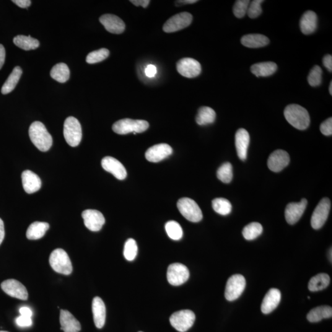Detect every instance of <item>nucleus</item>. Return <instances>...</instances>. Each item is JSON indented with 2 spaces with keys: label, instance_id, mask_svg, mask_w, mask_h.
Segmentation results:
<instances>
[{
  "label": "nucleus",
  "instance_id": "1",
  "mask_svg": "<svg viewBox=\"0 0 332 332\" xmlns=\"http://www.w3.org/2000/svg\"><path fill=\"white\" fill-rule=\"evenodd\" d=\"M29 136L31 141L40 151L47 152L53 145V138L51 134L45 126L40 121H35L31 124Z\"/></svg>",
  "mask_w": 332,
  "mask_h": 332
},
{
  "label": "nucleus",
  "instance_id": "2",
  "mask_svg": "<svg viewBox=\"0 0 332 332\" xmlns=\"http://www.w3.org/2000/svg\"><path fill=\"white\" fill-rule=\"evenodd\" d=\"M284 116L288 123L298 130H305L310 124L308 111L297 104L288 105L284 110Z\"/></svg>",
  "mask_w": 332,
  "mask_h": 332
},
{
  "label": "nucleus",
  "instance_id": "3",
  "mask_svg": "<svg viewBox=\"0 0 332 332\" xmlns=\"http://www.w3.org/2000/svg\"><path fill=\"white\" fill-rule=\"evenodd\" d=\"M149 128V123L145 120H135V119L126 118L121 119L114 123L112 129L115 133L119 135H125L129 133H142L146 131Z\"/></svg>",
  "mask_w": 332,
  "mask_h": 332
},
{
  "label": "nucleus",
  "instance_id": "4",
  "mask_svg": "<svg viewBox=\"0 0 332 332\" xmlns=\"http://www.w3.org/2000/svg\"><path fill=\"white\" fill-rule=\"evenodd\" d=\"M49 264L57 273L69 275L72 273V264L68 254L62 249H57L51 253Z\"/></svg>",
  "mask_w": 332,
  "mask_h": 332
},
{
  "label": "nucleus",
  "instance_id": "5",
  "mask_svg": "<svg viewBox=\"0 0 332 332\" xmlns=\"http://www.w3.org/2000/svg\"><path fill=\"white\" fill-rule=\"evenodd\" d=\"M64 136L70 146L75 147L80 144L82 139V129L81 124L77 118L70 116L66 119L64 126Z\"/></svg>",
  "mask_w": 332,
  "mask_h": 332
},
{
  "label": "nucleus",
  "instance_id": "6",
  "mask_svg": "<svg viewBox=\"0 0 332 332\" xmlns=\"http://www.w3.org/2000/svg\"><path fill=\"white\" fill-rule=\"evenodd\" d=\"M177 207L180 214L188 221L197 223L202 219L200 207L195 201L190 198H183L179 199Z\"/></svg>",
  "mask_w": 332,
  "mask_h": 332
},
{
  "label": "nucleus",
  "instance_id": "7",
  "mask_svg": "<svg viewBox=\"0 0 332 332\" xmlns=\"http://www.w3.org/2000/svg\"><path fill=\"white\" fill-rule=\"evenodd\" d=\"M195 320L196 316L193 311L188 310H181L171 315L170 323L175 330L180 332H185L193 326Z\"/></svg>",
  "mask_w": 332,
  "mask_h": 332
},
{
  "label": "nucleus",
  "instance_id": "8",
  "mask_svg": "<svg viewBox=\"0 0 332 332\" xmlns=\"http://www.w3.org/2000/svg\"><path fill=\"white\" fill-rule=\"evenodd\" d=\"M246 285V279L242 275H233L228 279L226 285L225 292L226 299L230 302L237 300L245 290Z\"/></svg>",
  "mask_w": 332,
  "mask_h": 332
},
{
  "label": "nucleus",
  "instance_id": "9",
  "mask_svg": "<svg viewBox=\"0 0 332 332\" xmlns=\"http://www.w3.org/2000/svg\"><path fill=\"white\" fill-rule=\"evenodd\" d=\"M193 16L188 12H183L173 15L163 25L166 33H173L184 29L191 24Z\"/></svg>",
  "mask_w": 332,
  "mask_h": 332
},
{
  "label": "nucleus",
  "instance_id": "10",
  "mask_svg": "<svg viewBox=\"0 0 332 332\" xmlns=\"http://www.w3.org/2000/svg\"><path fill=\"white\" fill-rule=\"evenodd\" d=\"M190 277L187 267L181 263H173L168 267L167 278L168 283L174 286L182 285Z\"/></svg>",
  "mask_w": 332,
  "mask_h": 332
},
{
  "label": "nucleus",
  "instance_id": "11",
  "mask_svg": "<svg viewBox=\"0 0 332 332\" xmlns=\"http://www.w3.org/2000/svg\"><path fill=\"white\" fill-rule=\"evenodd\" d=\"M331 207V201L329 198H323L320 202L311 217V224L314 229H320L325 224L330 213Z\"/></svg>",
  "mask_w": 332,
  "mask_h": 332
},
{
  "label": "nucleus",
  "instance_id": "12",
  "mask_svg": "<svg viewBox=\"0 0 332 332\" xmlns=\"http://www.w3.org/2000/svg\"><path fill=\"white\" fill-rule=\"evenodd\" d=\"M177 70L179 74L183 77L193 79L200 75L201 66L195 59L183 58L177 62Z\"/></svg>",
  "mask_w": 332,
  "mask_h": 332
},
{
  "label": "nucleus",
  "instance_id": "13",
  "mask_svg": "<svg viewBox=\"0 0 332 332\" xmlns=\"http://www.w3.org/2000/svg\"><path fill=\"white\" fill-rule=\"evenodd\" d=\"M2 290L9 296L17 299L27 300L28 294L24 285L15 279L5 280L1 284Z\"/></svg>",
  "mask_w": 332,
  "mask_h": 332
},
{
  "label": "nucleus",
  "instance_id": "14",
  "mask_svg": "<svg viewBox=\"0 0 332 332\" xmlns=\"http://www.w3.org/2000/svg\"><path fill=\"white\" fill-rule=\"evenodd\" d=\"M82 217L85 227L91 232H98L105 223L104 216L97 210H85L83 212Z\"/></svg>",
  "mask_w": 332,
  "mask_h": 332
},
{
  "label": "nucleus",
  "instance_id": "15",
  "mask_svg": "<svg viewBox=\"0 0 332 332\" xmlns=\"http://www.w3.org/2000/svg\"><path fill=\"white\" fill-rule=\"evenodd\" d=\"M307 204L306 199H303L299 202H291L288 204L285 210V218L288 224H296L304 214Z\"/></svg>",
  "mask_w": 332,
  "mask_h": 332
},
{
  "label": "nucleus",
  "instance_id": "16",
  "mask_svg": "<svg viewBox=\"0 0 332 332\" xmlns=\"http://www.w3.org/2000/svg\"><path fill=\"white\" fill-rule=\"evenodd\" d=\"M290 157L288 153L282 150H277L272 153L268 160L269 169L274 172H281L289 165Z\"/></svg>",
  "mask_w": 332,
  "mask_h": 332
},
{
  "label": "nucleus",
  "instance_id": "17",
  "mask_svg": "<svg viewBox=\"0 0 332 332\" xmlns=\"http://www.w3.org/2000/svg\"><path fill=\"white\" fill-rule=\"evenodd\" d=\"M172 147L166 144L154 145L147 150L145 158L150 162L158 163L172 154Z\"/></svg>",
  "mask_w": 332,
  "mask_h": 332
},
{
  "label": "nucleus",
  "instance_id": "18",
  "mask_svg": "<svg viewBox=\"0 0 332 332\" xmlns=\"http://www.w3.org/2000/svg\"><path fill=\"white\" fill-rule=\"evenodd\" d=\"M103 169L110 172L118 180H124L127 176V171L124 166L118 160L113 157H106L102 160Z\"/></svg>",
  "mask_w": 332,
  "mask_h": 332
},
{
  "label": "nucleus",
  "instance_id": "19",
  "mask_svg": "<svg viewBox=\"0 0 332 332\" xmlns=\"http://www.w3.org/2000/svg\"><path fill=\"white\" fill-rule=\"evenodd\" d=\"M99 20L108 32L114 34H121L125 30L126 25L123 20L115 15H103L100 17Z\"/></svg>",
  "mask_w": 332,
  "mask_h": 332
},
{
  "label": "nucleus",
  "instance_id": "20",
  "mask_svg": "<svg viewBox=\"0 0 332 332\" xmlns=\"http://www.w3.org/2000/svg\"><path fill=\"white\" fill-rule=\"evenodd\" d=\"M250 144V136L245 129H240L235 135V145L240 159H247L248 150Z\"/></svg>",
  "mask_w": 332,
  "mask_h": 332
},
{
  "label": "nucleus",
  "instance_id": "21",
  "mask_svg": "<svg viewBox=\"0 0 332 332\" xmlns=\"http://www.w3.org/2000/svg\"><path fill=\"white\" fill-rule=\"evenodd\" d=\"M281 299V294L279 290L271 289L266 294L261 303L262 313L268 315L273 311L279 305Z\"/></svg>",
  "mask_w": 332,
  "mask_h": 332
},
{
  "label": "nucleus",
  "instance_id": "22",
  "mask_svg": "<svg viewBox=\"0 0 332 332\" xmlns=\"http://www.w3.org/2000/svg\"><path fill=\"white\" fill-rule=\"evenodd\" d=\"M22 182L23 188L28 194L34 193L41 187L40 178L30 170H26L22 172Z\"/></svg>",
  "mask_w": 332,
  "mask_h": 332
},
{
  "label": "nucleus",
  "instance_id": "23",
  "mask_svg": "<svg viewBox=\"0 0 332 332\" xmlns=\"http://www.w3.org/2000/svg\"><path fill=\"white\" fill-rule=\"evenodd\" d=\"M60 323L61 330L64 332H80L82 330L81 324L67 310H61Z\"/></svg>",
  "mask_w": 332,
  "mask_h": 332
},
{
  "label": "nucleus",
  "instance_id": "24",
  "mask_svg": "<svg viewBox=\"0 0 332 332\" xmlns=\"http://www.w3.org/2000/svg\"><path fill=\"white\" fill-rule=\"evenodd\" d=\"M92 310L96 328L102 329L105 325L106 320V308L102 298L96 297L93 299Z\"/></svg>",
  "mask_w": 332,
  "mask_h": 332
},
{
  "label": "nucleus",
  "instance_id": "25",
  "mask_svg": "<svg viewBox=\"0 0 332 332\" xmlns=\"http://www.w3.org/2000/svg\"><path fill=\"white\" fill-rule=\"evenodd\" d=\"M300 26L303 34L310 35L315 32L318 27V16L313 11H308L303 14Z\"/></svg>",
  "mask_w": 332,
  "mask_h": 332
},
{
  "label": "nucleus",
  "instance_id": "26",
  "mask_svg": "<svg viewBox=\"0 0 332 332\" xmlns=\"http://www.w3.org/2000/svg\"><path fill=\"white\" fill-rule=\"evenodd\" d=\"M241 43L249 48H259L268 45L269 40L266 36L261 34H249L241 38Z\"/></svg>",
  "mask_w": 332,
  "mask_h": 332
},
{
  "label": "nucleus",
  "instance_id": "27",
  "mask_svg": "<svg viewBox=\"0 0 332 332\" xmlns=\"http://www.w3.org/2000/svg\"><path fill=\"white\" fill-rule=\"evenodd\" d=\"M277 69V65L274 62H265L253 65L250 70L251 73L256 77H266L273 75L276 72Z\"/></svg>",
  "mask_w": 332,
  "mask_h": 332
},
{
  "label": "nucleus",
  "instance_id": "28",
  "mask_svg": "<svg viewBox=\"0 0 332 332\" xmlns=\"http://www.w3.org/2000/svg\"><path fill=\"white\" fill-rule=\"evenodd\" d=\"M49 225L46 222H35L29 226L26 237L30 240H37L42 238L49 230Z\"/></svg>",
  "mask_w": 332,
  "mask_h": 332
},
{
  "label": "nucleus",
  "instance_id": "29",
  "mask_svg": "<svg viewBox=\"0 0 332 332\" xmlns=\"http://www.w3.org/2000/svg\"><path fill=\"white\" fill-rule=\"evenodd\" d=\"M22 75V70L20 67H15L11 74H10L8 79L6 82L2 85L1 88V93L2 94H7L11 92L15 89V86L19 82L20 77Z\"/></svg>",
  "mask_w": 332,
  "mask_h": 332
},
{
  "label": "nucleus",
  "instance_id": "30",
  "mask_svg": "<svg viewBox=\"0 0 332 332\" xmlns=\"http://www.w3.org/2000/svg\"><path fill=\"white\" fill-rule=\"evenodd\" d=\"M332 308L329 306H321L313 309L308 314V320L311 323H318L324 319L332 318Z\"/></svg>",
  "mask_w": 332,
  "mask_h": 332
},
{
  "label": "nucleus",
  "instance_id": "31",
  "mask_svg": "<svg viewBox=\"0 0 332 332\" xmlns=\"http://www.w3.org/2000/svg\"><path fill=\"white\" fill-rule=\"evenodd\" d=\"M330 282V277L328 274H318L310 279L308 284V289L311 292L320 291L328 287Z\"/></svg>",
  "mask_w": 332,
  "mask_h": 332
},
{
  "label": "nucleus",
  "instance_id": "32",
  "mask_svg": "<svg viewBox=\"0 0 332 332\" xmlns=\"http://www.w3.org/2000/svg\"><path fill=\"white\" fill-rule=\"evenodd\" d=\"M215 118L216 113L213 109L209 107H202L199 109L196 121L199 125L205 126L213 123Z\"/></svg>",
  "mask_w": 332,
  "mask_h": 332
},
{
  "label": "nucleus",
  "instance_id": "33",
  "mask_svg": "<svg viewBox=\"0 0 332 332\" xmlns=\"http://www.w3.org/2000/svg\"><path fill=\"white\" fill-rule=\"evenodd\" d=\"M14 43L17 47L23 49V50L30 51L37 49L40 46V42L36 39L31 37L29 36L18 35L14 37Z\"/></svg>",
  "mask_w": 332,
  "mask_h": 332
},
{
  "label": "nucleus",
  "instance_id": "34",
  "mask_svg": "<svg viewBox=\"0 0 332 332\" xmlns=\"http://www.w3.org/2000/svg\"><path fill=\"white\" fill-rule=\"evenodd\" d=\"M70 70L64 63H59L53 67L51 71V77L59 83H66L70 79Z\"/></svg>",
  "mask_w": 332,
  "mask_h": 332
},
{
  "label": "nucleus",
  "instance_id": "35",
  "mask_svg": "<svg viewBox=\"0 0 332 332\" xmlns=\"http://www.w3.org/2000/svg\"><path fill=\"white\" fill-rule=\"evenodd\" d=\"M263 232V227L257 222H253L246 226L243 230L244 238L246 240L251 241L257 238Z\"/></svg>",
  "mask_w": 332,
  "mask_h": 332
},
{
  "label": "nucleus",
  "instance_id": "36",
  "mask_svg": "<svg viewBox=\"0 0 332 332\" xmlns=\"http://www.w3.org/2000/svg\"><path fill=\"white\" fill-rule=\"evenodd\" d=\"M212 207L217 214L222 215H227L231 213L232 210V205L227 199L216 198L212 202Z\"/></svg>",
  "mask_w": 332,
  "mask_h": 332
},
{
  "label": "nucleus",
  "instance_id": "37",
  "mask_svg": "<svg viewBox=\"0 0 332 332\" xmlns=\"http://www.w3.org/2000/svg\"><path fill=\"white\" fill-rule=\"evenodd\" d=\"M165 229L168 237L173 240L178 241L183 237V230L180 224L175 221L166 223Z\"/></svg>",
  "mask_w": 332,
  "mask_h": 332
},
{
  "label": "nucleus",
  "instance_id": "38",
  "mask_svg": "<svg viewBox=\"0 0 332 332\" xmlns=\"http://www.w3.org/2000/svg\"><path fill=\"white\" fill-rule=\"evenodd\" d=\"M217 178L225 183H229L233 179V166L230 163L223 164L217 170Z\"/></svg>",
  "mask_w": 332,
  "mask_h": 332
},
{
  "label": "nucleus",
  "instance_id": "39",
  "mask_svg": "<svg viewBox=\"0 0 332 332\" xmlns=\"http://www.w3.org/2000/svg\"><path fill=\"white\" fill-rule=\"evenodd\" d=\"M110 55V51L106 48H102L98 50L90 53L86 57L87 63L94 64L104 61Z\"/></svg>",
  "mask_w": 332,
  "mask_h": 332
},
{
  "label": "nucleus",
  "instance_id": "40",
  "mask_svg": "<svg viewBox=\"0 0 332 332\" xmlns=\"http://www.w3.org/2000/svg\"><path fill=\"white\" fill-rule=\"evenodd\" d=\"M138 251V247L134 239L127 240L124 248V257L128 261L134 260L136 258Z\"/></svg>",
  "mask_w": 332,
  "mask_h": 332
},
{
  "label": "nucleus",
  "instance_id": "41",
  "mask_svg": "<svg viewBox=\"0 0 332 332\" xmlns=\"http://www.w3.org/2000/svg\"><path fill=\"white\" fill-rule=\"evenodd\" d=\"M323 71L320 67L316 66L311 70L308 75V82L311 86H318L321 84Z\"/></svg>",
  "mask_w": 332,
  "mask_h": 332
},
{
  "label": "nucleus",
  "instance_id": "42",
  "mask_svg": "<svg viewBox=\"0 0 332 332\" xmlns=\"http://www.w3.org/2000/svg\"><path fill=\"white\" fill-rule=\"evenodd\" d=\"M250 4V1L248 0H238L235 2L233 6V12L236 17L243 18L247 14L248 9Z\"/></svg>",
  "mask_w": 332,
  "mask_h": 332
},
{
  "label": "nucleus",
  "instance_id": "43",
  "mask_svg": "<svg viewBox=\"0 0 332 332\" xmlns=\"http://www.w3.org/2000/svg\"><path fill=\"white\" fill-rule=\"evenodd\" d=\"M264 1L262 0H254L249 4L248 9V14L251 19H255L261 14V3Z\"/></svg>",
  "mask_w": 332,
  "mask_h": 332
},
{
  "label": "nucleus",
  "instance_id": "44",
  "mask_svg": "<svg viewBox=\"0 0 332 332\" xmlns=\"http://www.w3.org/2000/svg\"><path fill=\"white\" fill-rule=\"evenodd\" d=\"M320 130L324 135L327 136H332V118H330L324 121L321 124Z\"/></svg>",
  "mask_w": 332,
  "mask_h": 332
},
{
  "label": "nucleus",
  "instance_id": "45",
  "mask_svg": "<svg viewBox=\"0 0 332 332\" xmlns=\"http://www.w3.org/2000/svg\"><path fill=\"white\" fill-rule=\"evenodd\" d=\"M17 325L20 328H28L32 325V320L31 318L25 317L20 315L15 320Z\"/></svg>",
  "mask_w": 332,
  "mask_h": 332
},
{
  "label": "nucleus",
  "instance_id": "46",
  "mask_svg": "<svg viewBox=\"0 0 332 332\" xmlns=\"http://www.w3.org/2000/svg\"><path fill=\"white\" fill-rule=\"evenodd\" d=\"M145 75L149 78H153L157 74V69L154 65H149L145 71Z\"/></svg>",
  "mask_w": 332,
  "mask_h": 332
},
{
  "label": "nucleus",
  "instance_id": "47",
  "mask_svg": "<svg viewBox=\"0 0 332 332\" xmlns=\"http://www.w3.org/2000/svg\"><path fill=\"white\" fill-rule=\"evenodd\" d=\"M324 67L330 72L332 71V57L331 55H326L323 58Z\"/></svg>",
  "mask_w": 332,
  "mask_h": 332
},
{
  "label": "nucleus",
  "instance_id": "48",
  "mask_svg": "<svg viewBox=\"0 0 332 332\" xmlns=\"http://www.w3.org/2000/svg\"><path fill=\"white\" fill-rule=\"evenodd\" d=\"M12 2L21 8H27L32 3L30 0H13Z\"/></svg>",
  "mask_w": 332,
  "mask_h": 332
},
{
  "label": "nucleus",
  "instance_id": "49",
  "mask_svg": "<svg viewBox=\"0 0 332 332\" xmlns=\"http://www.w3.org/2000/svg\"><path fill=\"white\" fill-rule=\"evenodd\" d=\"M19 313L20 315L25 316V317L32 318L33 316L32 311L31 309L27 307H23L20 308Z\"/></svg>",
  "mask_w": 332,
  "mask_h": 332
},
{
  "label": "nucleus",
  "instance_id": "50",
  "mask_svg": "<svg viewBox=\"0 0 332 332\" xmlns=\"http://www.w3.org/2000/svg\"><path fill=\"white\" fill-rule=\"evenodd\" d=\"M130 2L134 4L135 6H142L144 8H146L148 5L149 4L150 1H149V0H132V1H130Z\"/></svg>",
  "mask_w": 332,
  "mask_h": 332
},
{
  "label": "nucleus",
  "instance_id": "51",
  "mask_svg": "<svg viewBox=\"0 0 332 332\" xmlns=\"http://www.w3.org/2000/svg\"><path fill=\"white\" fill-rule=\"evenodd\" d=\"M5 58H6V51H5L4 46L0 44V70L3 66Z\"/></svg>",
  "mask_w": 332,
  "mask_h": 332
},
{
  "label": "nucleus",
  "instance_id": "52",
  "mask_svg": "<svg viewBox=\"0 0 332 332\" xmlns=\"http://www.w3.org/2000/svg\"><path fill=\"white\" fill-rule=\"evenodd\" d=\"M5 235L4 223L2 220L0 219V245H1L2 241H3Z\"/></svg>",
  "mask_w": 332,
  "mask_h": 332
},
{
  "label": "nucleus",
  "instance_id": "53",
  "mask_svg": "<svg viewBox=\"0 0 332 332\" xmlns=\"http://www.w3.org/2000/svg\"><path fill=\"white\" fill-rule=\"evenodd\" d=\"M196 2H198L197 0H181V1H176L175 4L177 5V6H180V5L182 4H194Z\"/></svg>",
  "mask_w": 332,
  "mask_h": 332
},
{
  "label": "nucleus",
  "instance_id": "54",
  "mask_svg": "<svg viewBox=\"0 0 332 332\" xmlns=\"http://www.w3.org/2000/svg\"><path fill=\"white\" fill-rule=\"evenodd\" d=\"M329 92H330V94L332 95V82L331 83L330 87H329Z\"/></svg>",
  "mask_w": 332,
  "mask_h": 332
},
{
  "label": "nucleus",
  "instance_id": "55",
  "mask_svg": "<svg viewBox=\"0 0 332 332\" xmlns=\"http://www.w3.org/2000/svg\"><path fill=\"white\" fill-rule=\"evenodd\" d=\"M330 253L331 254H329V258H330L331 261L332 262V249H331Z\"/></svg>",
  "mask_w": 332,
  "mask_h": 332
},
{
  "label": "nucleus",
  "instance_id": "56",
  "mask_svg": "<svg viewBox=\"0 0 332 332\" xmlns=\"http://www.w3.org/2000/svg\"><path fill=\"white\" fill-rule=\"evenodd\" d=\"M0 332H6V331H0Z\"/></svg>",
  "mask_w": 332,
  "mask_h": 332
},
{
  "label": "nucleus",
  "instance_id": "57",
  "mask_svg": "<svg viewBox=\"0 0 332 332\" xmlns=\"http://www.w3.org/2000/svg\"></svg>",
  "mask_w": 332,
  "mask_h": 332
}]
</instances>
